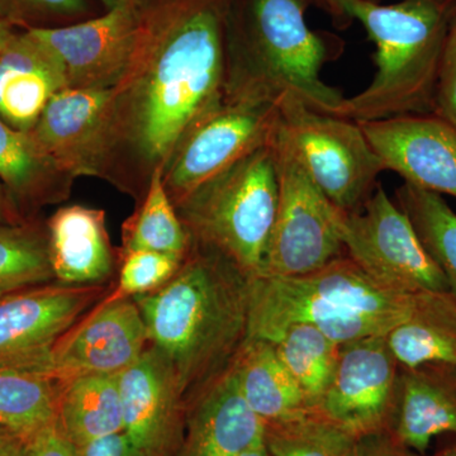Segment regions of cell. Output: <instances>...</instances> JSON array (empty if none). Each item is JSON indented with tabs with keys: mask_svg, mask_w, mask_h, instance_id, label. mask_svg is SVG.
<instances>
[{
	"mask_svg": "<svg viewBox=\"0 0 456 456\" xmlns=\"http://www.w3.org/2000/svg\"><path fill=\"white\" fill-rule=\"evenodd\" d=\"M314 2L316 3L318 7L322 8L327 13L331 14L335 20H344V22L346 20V18L342 14L340 7H338V0H314Z\"/></svg>",
	"mask_w": 456,
	"mask_h": 456,
	"instance_id": "cell-40",
	"label": "cell"
},
{
	"mask_svg": "<svg viewBox=\"0 0 456 456\" xmlns=\"http://www.w3.org/2000/svg\"><path fill=\"white\" fill-rule=\"evenodd\" d=\"M272 143L260 147L175 204L191 241L260 277L278 208Z\"/></svg>",
	"mask_w": 456,
	"mask_h": 456,
	"instance_id": "cell-6",
	"label": "cell"
},
{
	"mask_svg": "<svg viewBox=\"0 0 456 456\" xmlns=\"http://www.w3.org/2000/svg\"><path fill=\"white\" fill-rule=\"evenodd\" d=\"M145 321L134 298L106 297L53 345L40 373L57 380L119 374L149 347Z\"/></svg>",
	"mask_w": 456,
	"mask_h": 456,
	"instance_id": "cell-14",
	"label": "cell"
},
{
	"mask_svg": "<svg viewBox=\"0 0 456 456\" xmlns=\"http://www.w3.org/2000/svg\"><path fill=\"white\" fill-rule=\"evenodd\" d=\"M279 122L281 110L269 103L224 101L204 114L163 170L164 187L174 206L255 150L270 145Z\"/></svg>",
	"mask_w": 456,
	"mask_h": 456,
	"instance_id": "cell-10",
	"label": "cell"
},
{
	"mask_svg": "<svg viewBox=\"0 0 456 456\" xmlns=\"http://www.w3.org/2000/svg\"><path fill=\"white\" fill-rule=\"evenodd\" d=\"M108 94L110 90H60L29 131L41 149L74 178H98Z\"/></svg>",
	"mask_w": 456,
	"mask_h": 456,
	"instance_id": "cell-16",
	"label": "cell"
},
{
	"mask_svg": "<svg viewBox=\"0 0 456 456\" xmlns=\"http://www.w3.org/2000/svg\"><path fill=\"white\" fill-rule=\"evenodd\" d=\"M60 382L38 371L0 368V428L31 437L55 421Z\"/></svg>",
	"mask_w": 456,
	"mask_h": 456,
	"instance_id": "cell-28",
	"label": "cell"
},
{
	"mask_svg": "<svg viewBox=\"0 0 456 456\" xmlns=\"http://www.w3.org/2000/svg\"><path fill=\"white\" fill-rule=\"evenodd\" d=\"M123 431L142 456L163 448L174 413L183 403L163 356L149 345L134 364L118 374Z\"/></svg>",
	"mask_w": 456,
	"mask_h": 456,
	"instance_id": "cell-20",
	"label": "cell"
},
{
	"mask_svg": "<svg viewBox=\"0 0 456 456\" xmlns=\"http://www.w3.org/2000/svg\"><path fill=\"white\" fill-rule=\"evenodd\" d=\"M14 28L7 25V23L2 22L0 20V51H2L3 47L8 44V41L11 40L12 36L14 35Z\"/></svg>",
	"mask_w": 456,
	"mask_h": 456,
	"instance_id": "cell-41",
	"label": "cell"
},
{
	"mask_svg": "<svg viewBox=\"0 0 456 456\" xmlns=\"http://www.w3.org/2000/svg\"><path fill=\"white\" fill-rule=\"evenodd\" d=\"M424 293L378 283L347 255L298 277H256L248 285V338L272 342L297 323L338 345L386 336L413 314Z\"/></svg>",
	"mask_w": 456,
	"mask_h": 456,
	"instance_id": "cell-4",
	"label": "cell"
},
{
	"mask_svg": "<svg viewBox=\"0 0 456 456\" xmlns=\"http://www.w3.org/2000/svg\"><path fill=\"white\" fill-rule=\"evenodd\" d=\"M119 255L118 281L107 294L108 301L154 292L176 274L185 259L152 250L119 251Z\"/></svg>",
	"mask_w": 456,
	"mask_h": 456,
	"instance_id": "cell-32",
	"label": "cell"
},
{
	"mask_svg": "<svg viewBox=\"0 0 456 456\" xmlns=\"http://www.w3.org/2000/svg\"><path fill=\"white\" fill-rule=\"evenodd\" d=\"M75 179L41 149L31 132L0 119V182L26 218L31 220L35 209L69 200Z\"/></svg>",
	"mask_w": 456,
	"mask_h": 456,
	"instance_id": "cell-22",
	"label": "cell"
},
{
	"mask_svg": "<svg viewBox=\"0 0 456 456\" xmlns=\"http://www.w3.org/2000/svg\"><path fill=\"white\" fill-rule=\"evenodd\" d=\"M232 369L245 401L265 425L288 421L310 410L272 342L248 338Z\"/></svg>",
	"mask_w": 456,
	"mask_h": 456,
	"instance_id": "cell-23",
	"label": "cell"
},
{
	"mask_svg": "<svg viewBox=\"0 0 456 456\" xmlns=\"http://www.w3.org/2000/svg\"><path fill=\"white\" fill-rule=\"evenodd\" d=\"M358 123L384 170L413 187L456 198V126L436 113Z\"/></svg>",
	"mask_w": 456,
	"mask_h": 456,
	"instance_id": "cell-15",
	"label": "cell"
},
{
	"mask_svg": "<svg viewBox=\"0 0 456 456\" xmlns=\"http://www.w3.org/2000/svg\"><path fill=\"white\" fill-rule=\"evenodd\" d=\"M340 233L347 256L378 283L404 293H450L410 218L382 185L360 211L342 212Z\"/></svg>",
	"mask_w": 456,
	"mask_h": 456,
	"instance_id": "cell-9",
	"label": "cell"
},
{
	"mask_svg": "<svg viewBox=\"0 0 456 456\" xmlns=\"http://www.w3.org/2000/svg\"><path fill=\"white\" fill-rule=\"evenodd\" d=\"M62 89L65 80L55 57L28 31L14 32L0 51V119L29 132Z\"/></svg>",
	"mask_w": 456,
	"mask_h": 456,
	"instance_id": "cell-21",
	"label": "cell"
},
{
	"mask_svg": "<svg viewBox=\"0 0 456 456\" xmlns=\"http://www.w3.org/2000/svg\"><path fill=\"white\" fill-rule=\"evenodd\" d=\"M439 456H456V445L450 446L440 452Z\"/></svg>",
	"mask_w": 456,
	"mask_h": 456,
	"instance_id": "cell-44",
	"label": "cell"
},
{
	"mask_svg": "<svg viewBox=\"0 0 456 456\" xmlns=\"http://www.w3.org/2000/svg\"><path fill=\"white\" fill-rule=\"evenodd\" d=\"M248 285L232 261L191 241L167 284L134 297L150 345L170 368L183 403L227 371L248 341Z\"/></svg>",
	"mask_w": 456,
	"mask_h": 456,
	"instance_id": "cell-2",
	"label": "cell"
},
{
	"mask_svg": "<svg viewBox=\"0 0 456 456\" xmlns=\"http://www.w3.org/2000/svg\"><path fill=\"white\" fill-rule=\"evenodd\" d=\"M231 0H147L104 108L98 178L137 203L180 141L224 102Z\"/></svg>",
	"mask_w": 456,
	"mask_h": 456,
	"instance_id": "cell-1",
	"label": "cell"
},
{
	"mask_svg": "<svg viewBox=\"0 0 456 456\" xmlns=\"http://www.w3.org/2000/svg\"><path fill=\"white\" fill-rule=\"evenodd\" d=\"M399 369L386 336L342 344L334 378L314 411L358 439L387 431L395 415Z\"/></svg>",
	"mask_w": 456,
	"mask_h": 456,
	"instance_id": "cell-12",
	"label": "cell"
},
{
	"mask_svg": "<svg viewBox=\"0 0 456 456\" xmlns=\"http://www.w3.org/2000/svg\"><path fill=\"white\" fill-rule=\"evenodd\" d=\"M191 246V237L164 187L163 171H156L136 211L123 222L119 251L152 250L184 259Z\"/></svg>",
	"mask_w": 456,
	"mask_h": 456,
	"instance_id": "cell-26",
	"label": "cell"
},
{
	"mask_svg": "<svg viewBox=\"0 0 456 456\" xmlns=\"http://www.w3.org/2000/svg\"><path fill=\"white\" fill-rule=\"evenodd\" d=\"M112 287L50 283L0 298V368L38 371L53 345Z\"/></svg>",
	"mask_w": 456,
	"mask_h": 456,
	"instance_id": "cell-11",
	"label": "cell"
},
{
	"mask_svg": "<svg viewBox=\"0 0 456 456\" xmlns=\"http://www.w3.org/2000/svg\"><path fill=\"white\" fill-rule=\"evenodd\" d=\"M56 283L46 224L26 221L0 226V298Z\"/></svg>",
	"mask_w": 456,
	"mask_h": 456,
	"instance_id": "cell-30",
	"label": "cell"
},
{
	"mask_svg": "<svg viewBox=\"0 0 456 456\" xmlns=\"http://www.w3.org/2000/svg\"><path fill=\"white\" fill-rule=\"evenodd\" d=\"M401 368L456 365V299L452 293H424L413 314L386 335Z\"/></svg>",
	"mask_w": 456,
	"mask_h": 456,
	"instance_id": "cell-24",
	"label": "cell"
},
{
	"mask_svg": "<svg viewBox=\"0 0 456 456\" xmlns=\"http://www.w3.org/2000/svg\"><path fill=\"white\" fill-rule=\"evenodd\" d=\"M272 147L278 208L261 275L298 277L346 255L340 233L342 211L308 176L279 127Z\"/></svg>",
	"mask_w": 456,
	"mask_h": 456,
	"instance_id": "cell-8",
	"label": "cell"
},
{
	"mask_svg": "<svg viewBox=\"0 0 456 456\" xmlns=\"http://www.w3.org/2000/svg\"><path fill=\"white\" fill-rule=\"evenodd\" d=\"M59 382L56 422L77 449L123 431L118 374H84Z\"/></svg>",
	"mask_w": 456,
	"mask_h": 456,
	"instance_id": "cell-25",
	"label": "cell"
},
{
	"mask_svg": "<svg viewBox=\"0 0 456 456\" xmlns=\"http://www.w3.org/2000/svg\"><path fill=\"white\" fill-rule=\"evenodd\" d=\"M389 432L406 448L425 454L432 439L456 436V365L399 369L397 401Z\"/></svg>",
	"mask_w": 456,
	"mask_h": 456,
	"instance_id": "cell-19",
	"label": "cell"
},
{
	"mask_svg": "<svg viewBox=\"0 0 456 456\" xmlns=\"http://www.w3.org/2000/svg\"><path fill=\"white\" fill-rule=\"evenodd\" d=\"M26 221H29L28 218H26L25 216L20 212L16 204L12 200L11 196H9L4 184L0 182V226H3V224H22V222Z\"/></svg>",
	"mask_w": 456,
	"mask_h": 456,
	"instance_id": "cell-39",
	"label": "cell"
},
{
	"mask_svg": "<svg viewBox=\"0 0 456 456\" xmlns=\"http://www.w3.org/2000/svg\"><path fill=\"white\" fill-rule=\"evenodd\" d=\"M28 456H79V452L65 436L55 419L29 437Z\"/></svg>",
	"mask_w": 456,
	"mask_h": 456,
	"instance_id": "cell-35",
	"label": "cell"
},
{
	"mask_svg": "<svg viewBox=\"0 0 456 456\" xmlns=\"http://www.w3.org/2000/svg\"><path fill=\"white\" fill-rule=\"evenodd\" d=\"M435 113L456 126V0L444 41Z\"/></svg>",
	"mask_w": 456,
	"mask_h": 456,
	"instance_id": "cell-34",
	"label": "cell"
},
{
	"mask_svg": "<svg viewBox=\"0 0 456 456\" xmlns=\"http://www.w3.org/2000/svg\"><path fill=\"white\" fill-rule=\"evenodd\" d=\"M51 266L64 285H106L119 269V248L110 241L106 212L71 204L46 222Z\"/></svg>",
	"mask_w": 456,
	"mask_h": 456,
	"instance_id": "cell-17",
	"label": "cell"
},
{
	"mask_svg": "<svg viewBox=\"0 0 456 456\" xmlns=\"http://www.w3.org/2000/svg\"><path fill=\"white\" fill-rule=\"evenodd\" d=\"M191 404L185 456H239L265 441V422L245 401L232 365Z\"/></svg>",
	"mask_w": 456,
	"mask_h": 456,
	"instance_id": "cell-18",
	"label": "cell"
},
{
	"mask_svg": "<svg viewBox=\"0 0 456 456\" xmlns=\"http://www.w3.org/2000/svg\"><path fill=\"white\" fill-rule=\"evenodd\" d=\"M273 345L308 408L314 410L334 378L340 345L310 323L288 327Z\"/></svg>",
	"mask_w": 456,
	"mask_h": 456,
	"instance_id": "cell-27",
	"label": "cell"
},
{
	"mask_svg": "<svg viewBox=\"0 0 456 456\" xmlns=\"http://www.w3.org/2000/svg\"><path fill=\"white\" fill-rule=\"evenodd\" d=\"M359 456H421L406 448L389 431L375 432L359 439Z\"/></svg>",
	"mask_w": 456,
	"mask_h": 456,
	"instance_id": "cell-37",
	"label": "cell"
},
{
	"mask_svg": "<svg viewBox=\"0 0 456 456\" xmlns=\"http://www.w3.org/2000/svg\"><path fill=\"white\" fill-rule=\"evenodd\" d=\"M279 110V134L314 184L340 211H360L386 170L359 123L301 104Z\"/></svg>",
	"mask_w": 456,
	"mask_h": 456,
	"instance_id": "cell-7",
	"label": "cell"
},
{
	"mask_svg": "<svg viewBox=\"0 0 456 456\" xmlns=\"http://www.w3.org/2000/svg\"><path fill=\"white\" fill-rule=\"evenodd\" d=\"M101 13L93 0H0V20L23 31L73 25Z\"/></svg>",
	"mask_w": 456,
	"mask_h": 456,
	"instance_id": "cell-33",
	"label": "cell"
},
{
	"mask_svg": "<svg viewBox=\"0 0 456 456\" xmlns=\"http://www.w3.org/2000/svg\"><path fill=\"white\" fill-rule=\"evenodd\" d=\"M272 456H359V439L314 410L265 425Z\"/></svg>",
	"mask_w": 456,
	"mask_h": 456,
	"instance_id": "cell-31",
	"label": "cell"
},
{
	"mask_svg": "<svg viewBox=\"0 0 456 456\" xmlns=\"http://www.w3.org/2000/svg\"><path fill=\"white\" fill-rule=\"evenodd\" d=\"M239 456H272L270 455L268 448H266L265 441L264 443L259 444V445H255L253 448L246 450V452H241Z\"/></svg>",
	"mask_w": 456,
	"mask_h": 456,
	"instance_id": "cell-43",
	"label": "cell"
},
{
	"mask_svg": "<svg viewBox=\"0 0 456 456\" xmlns=\"http://www.w3.org/2000/svg\"><path fill=\"white\" fill-rule=\"evenodd\" d=\"M77 452L79 456H142L125 431L89 441Z\"/></svg>",
	"mask_w": 456,
	"mask_h": 456,
	"instance_id": "cell-36",
	"label": "cell"
},
{
	"mask_svg": "<svg viewBox=\"0 0 456 456\" xmlns=\"http://www.w3.org/2000/svg\"><path fill=\"white\" fill-rule=\"evenodd\" d=\"M146 0H99L102 5H103V11H110L119 5L128 4V3H134V4H142Z\"/></svg>",
	"mask_w": 456,
	"mask_h": 456,
	"instance_id": "cell-42",
	"label": "cell"
},
{
	"mask_svg": "<svg viewBox=\"0 0 456 456\" xmlns=\"http://www.w3.org/2000/svg\"><path fill=\"white\" fill-rule=\"evenodd\" d=\"M28 437L0 428V456H28Z\"/></svg>",
	"mask_w": 456,
	"mask_h": 456,
	"instance_id": "cell-38",
	"label": "cell"
},
{
	"mask_svg": "<svg viewBox=\"0 0 456 456\" xmlns=\"http://www.w3.org/2000/svg\"><path fill=\"white\" fill-rule=\"evenodd\" d=\"M145 3H128L73 25L28 32L55 57L66 89L110 90L130 62Z\"/></svg>",
	"mask_w": 456,
	"mask_h": 456,
	"instance_id": "cell-13",
	"label": "cell"
},
{
	"mask_svg": "<svg viewBox=\"0 0 456 456\" xmlns=\"http://www.w3.org/2000/svg\"><path fill=\"white\" fill-rule=\"evenodd\" d=\"M455 0H338L346 20L364 27L375 46L370 84L344 99L338 117L379 121L404 114L435 113L441 55Z\"/></svg>",
	"mask_w": 456,
	"mask_h": 456,
	"instance_id": "cell-5",
	"label": "cell"
},
{
	"mask_svg": "<svg viewBox=\"0 0 456 456\" xmlns=\"http://www.w3.org/2000/svg\"><path fill=\"white\" fill-rule=\"evenodd\" d=\"M432 260L448 281L456 299V213L440 194L403 183L395 200Z\"/></svg>",
	"mask_w": 456,
	"mask_h": 456,
	"instance_id": "cell-29",
	"label": "cell"
},
{
	"mask_svg": "<svg viewBox=\"0 0 456 456\" xmlns=\"http://www.w3.org/2000/svg\"><path fill=\"white\" fill-rule=\"evenodd\" d=\"M308 0H231L224 101L301 104L338 116L344 95L321 77L334 49L305 20Z\"/></svg>",
	"mask_w": 456,
	"mask_h": 456,
	"instance_id": "cell-3",
	"label": "cell"
}]
</instances>
